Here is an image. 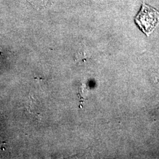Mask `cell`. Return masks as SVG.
Instances as JSON below:
<instances>
[{
	"mask_svg": "<svg viewBox=\"0 0 159 159\" xmlns=\"http://www.w3.org/2000/svg\"><path fill=\"white\" fill-rule=\"evenodd\" d=\"M134 20L140 29L147 36H149L159 24V11L143 2Z\"/></svg>",
	"mask_w": 159,
	"mask_h": 159,
	"instance_id": "6da1fadb",
	"label": "cell"
}]
</instances>
